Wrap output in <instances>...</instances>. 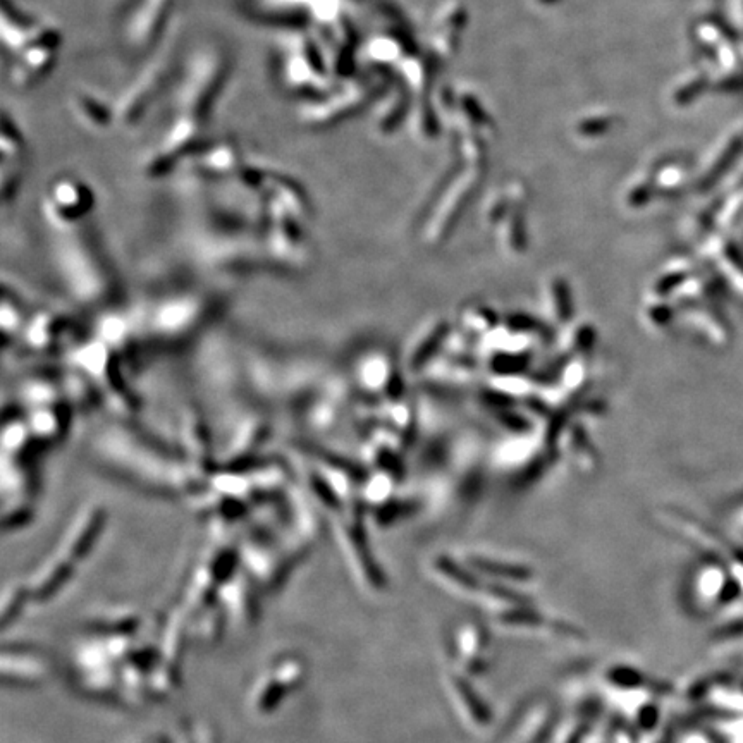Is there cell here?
I'll list each match as a JSON object with an SVG mask.
<instances>
[{
  "instance_id": "3957f363",
  "label": "cell",
  "mask_w": 743,
  "mask_h": 743,
  "mask_svg": "<svg viewBox=\"0 0 743 743\" xmlns=\"http://www.w3.org/2000/svg\"><path fill=\"white\" fill-rule=\"evenodd\" d=\"M494 627L508 635H523L534 639L559 640V642H582L584 632L566 621L546 615L534 604H522L515 608L504 609L492 615Z\"/></svg>"
},
{
  "instance_id": "9c48e42d",
  "label": "cell",
  "mask_w": 743,
  "mask_h": 743,
  "mask_svg": "<svg viewBox=\"0 0 743 743\" xmlns=\"http://www.w3.org/2000/svg\"><path fill=\"white\" fill-rule=\"evenodd\" d=\"M470 568L479 577L491 578L494 584L527 585L534 580V573L529 568L516 563H506L499 559L486 558V556H473L470 559Z\"/></svg>"
},
{
  "instance_id": "7c38bea8",
  "label": "cell",
  "mask_w": 743,
  "mask_h": 743,
  "mask_svg": "<svg viewBox=\"0 0 743 743\" xmlns=\"http://www.w3.org/2000/svg\"><path fill=\"white\" fill-rule=\"evenodd\" d=\"M670 742V738H668V731L664 730V728H654V730L651 731H645V737L644 740L640 743H668Z\"/></svg>"
},
{
  "instance_id": "4fadbf2b",
  "label": "cell",
  "mask_w": 743,
  "mask_h": 743,
  "mask_svg": "<svg viewBox=\"0 0 743 743\" xmlns=\"http://www.w3.org/2000/svg\"><path fill=\"white\" fill-rule=\"evenodd\" d=\"M678 743H714L713 740H711V737L709 735H706V733H702V731H688V733H685L680 740H678Z\"/></svg>"
},
{
  "instance_id": "8992f818",
  "label": "cell",
  "mask_w": 743,
  "mask_h": 743,
  "mask_svg": "<svg viewBox=\"0 0 743 743\" xmlns=\"http://www.w3.org/2000/svg\"><path fill=\"white\" fill-rule=\"evenodd\" d=\"M2 675L4 680L18 685H35L49 675V666L40 652L28 649L26 645H14V649H4Z\"/></svg>"
},
{
  "instance_id": "30bf717a",
  "label": "cell",
  "mask_w": 743,
  "mask_h": 743,
  "mask_svg": "<svg viewBox=\"0 0 743 743\" xmlns=\"http://www.w3.org/2000/svg\"><path fill=\"white\" fill-rule=\"evenodd\" d=\"M553 730V709L537 704L523 714L506 743H542Z\"/></svg>"
},
{
  "instance_id": "277c9868",
  "label": "cell",
  "mask_w": 743,
  "mask_h": 743,
  "mask_svg": "<svg viewBox=\"0 0 743 743\" xmlns=\"http://www.w3.org/2000/svg\"><path fill=\"white\" fill-rule=\"evenodd\" d=\"M443 685L456 716L468 730L480 733L491 726V707L487 706L482 695L475 690L468 675L460 670L444 671Z\"/></svg>"
},
{
  "instance_id": "52a82bcc",
  "label": "cell",
  "mask_w": 743,
  "mask_h": 743,
  "mask_svg": "<svg viewBox=\"0 0 743 743\" xmlns=\"http://www.w3.org/2000/svg\"><path fill=\"white\" fill-rule=\"evenodd\" d=\"M430 575L441 585L449 594L461 597V599H470L477 601L480 590H482V578L473 572L470 566L456 565L448 559L439 558L430 565Z\"/></svg>"
},
{
  "instance_id": "7a4b0ae2",
  "label": "cell",
  "mask_w": 743,
  "mask_h": 743,
  "mask_svg": "<svg viewBox=\"0 0 743 743\" xmlns=\"http://www.w3.org/2000/svg\"><path fill=\"white\" fill-rule=\"evenodd\" d=\"M104 525V511L102 508H88L74 520L68 534L64 535L57 553L38 570L26 590L33 599H50L56 596L62 585L71 580L74 568L90 553L93 542L97 541L100 530Z\"/></svg>"
},
{
  "instance_id": "6da1fadb",
  "label": "cell",
  "mask_w": 743,
  "mask_h": 743,
  "mask_svg": "<svg viewBox=\"0 0 743 743\" xmlns=\"http://www.w3.org/2000/svg\"><path fill=\"white\" fill-rule=\"evenodd\" d=\"M214 305L207 293L197 291L162 296L145 308L138 331L152 341L150 346H178L207 322L214 314Z\"/></svg>"
},
{
  "instance_id": "8fae6325",
  "label": "cell",
  "mask_w": 743,
  "mask_h": 743,
  "mask_svg": "<svg viewBox=\"0 0 743 743\" xmlns=\"http://www.w3.org/2000/svg\"><path fill=\"white\" fill-rule=\"evenodd\" d=\"M726 587H728V578H725L723 573L718 570H707L702 573L695 584V599L704 608H716L728 596Z\"/></svg>"
},
{
  "instance_id": "5b68a950",
  "label": "cell",
  "mask_w": 743,
  "mask_h": 743,
  "mask_svg": "<svg viewBox=\"0 0 743 743\" xmlns=\"http://www.w3.org/2000/svg\"><path fill=\"white\" fill-rule=\"evenodd\" d=\"M303 666L296 659H286L277 663L260 678L253 692V704L258 711H269L291 694L301 682Z\"/></svg>"
},
{
  "instance_id": "ba28073f",
  "label": "cell",
  "mask_w": 743,
  "mask_h": 743,
  "mask_svg": "<svg viewBox=\"0 0 743 743\" xmlns=\"http://www.w3.org/2000/svg\"><path fill=\"white\" fill-rule=\"evenodd\" d=\"M455 644L460 671L467 675L486 670L489 637L484 628H480L479 625H463L456 633Z\"/></svg>"
}]
</instances>
